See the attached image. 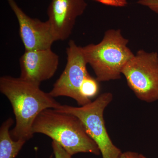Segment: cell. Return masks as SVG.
Instances as JSON below:
<instances>
[{"mask_svg":"<svg viewBox=\"0 0 158 158\" xmlns=\"http://www.w3.org/2000/svg\"><path fill=\"white\" fill-rule=\"evenodd\" d=\"M59 62V56L52 48L25 51L19 59V77L40 85L54 76Z\"/></svg>","mask_w":158,"mask_h":158,"instance_id":"obj_8","label":"cell"},{"mask_svg":"<svg viewBox=\"0 0 158 158\" xmlns=\"http://www.w3.org/2000/svg\"><path fill=\"white\" fill-rule=\"evenodd\" d=\"M119 158H140V154L133 152H126L122 153Z\"/></svg>","mask_w":158,"mask_h":158,"instance_id":"obj_15","label":"cell"},{"mask_svg":"<svg viewBox=\"0 0 158 158\" xmlns=\"http://www.w3.org/2000/svg\"><path fill=\"white\" fill-rule=\"evenodd\" d=\"M98 81L91 76L87 78L80 89V94L86 103L91 102V99L97 95L99 90Z\"/></svg>","mask_w":158,"mask_h":158,"instance_id":"obj_11","label":"cell"},{"mask_svg":"<svg viewBox=\"0 0 158 158\" xmlns=\"http://www.w3.org/2000/svg\"><path fill=\"white\" fill-rule=\"evenodd\" d=\"M113 98L112 94L106 92L85 106L78 107L61 105L55 109L61 113L74 115L80 119L88 135L98 146L102 158H119L122 153L110 139L104 118L105 109Z\"/></svg>","mask_w":158,"mask_h":158,"instance_id":"obj_4","label":"cell"},{"mask_svg":"<svg viewBox=\"0 0 158 158\" xmlns=\"http://www.w3.org/2000/svg\"><path fill=\"white\" fill-rule=\"evenodd\" d=\"M104 5L114 6H125L127 4L126 0H94Z\"/></svg>","mask_w":158,"mask_h":158,"instance_id":"obj_14","label":"cell"},{"mask_svg":"<svg viewBox=\"0 0 158 158\" xmlns=\"http://www.w3.org/2000/svg\"><path fill=\"white\" fill-rule=\"evenodd\" d=\"M140 158H148L142 154H140Z\"/></svg>","mask_w":158,"mask_h":158,"instance_id":"obj_16","label":"cell"},{"mask_svg":"<svg viewBox=\"0 0 158 158\" xmlns=\"http://www.w3.org/2000/svg\"><path fill=\"white\" fill-rule=\"evenodd\" d=\"M67 63L65 69L49 92L53 97L65 96L73 99L80 106L87 104L80 94L85 79L90 75L81 47L74 40H69L66 48Z\"/></svg>","mask_w":158,"mask_h":158,"instance_id":"obj_6","label":"cell"},{"mask_svg":"<svg viewBox=\"0 0 158 158\" xmlns=\"http://www.w3.org/2000/svg\"><path fill=\"white\" fill-rule=\"evenodd\" d=\"M128 40L120 30H109L98 44L82 47L88 64L92 68L98 82L118 80L122 70L135 55L127 46Z\"/></svg>","mask_w":158,"mask_h":158,"instance_id":"obj_3","label":"cell"},{"mask_svg":"<svg viewBox=\"0 0 158 158\" xmlns=\"http://www.w3.org/2000/svg\"><path fill=\"white\" fill-rule=\"evenodd\" d=\"M40 86L20 77H0V91L10 102L15 116V125L11 131L14 140L27 141L33 138V126L37 116L46 109H57L61 106Z\"/></svg>","mask_w":158,"mask_h":158,"instance_id":"obj_1","label":"cell"},{"mask_svg":"<svg viewBox=\"0 0 158 158\" xmlns=\"http://www.w3.org/2000/svg\"><path fill=\"white\" fill-rule=\"evenodd\" d=\"M127 85L139 99L158 100V54L140 50L122 70Z\"/></svg>","mask_w":158,"mask_h":158,"instance_id":"obj_5","label":"cell"},{"mask_svg":"<svg viewBox=\"0 0 158 158\" xmlns=\"http://www.w3.org/2000/svg\"><path fill=\"white\" fill-rule=\"evenodd\" d=\"M14 123V120L9 118L0 127V158H15L27 141L12 139L10 128Z\"/></svg>","mask_w":158,"mask_h":158,"instance_id":"obj_10","label":"cell"},{"mask_svg":"<svg viewBox=\"0 0 158 158\" xmlns=\"http://www.w3.org/2000/svg\"><path fill=\"white\" fill-rule=\"evenodd\" d=\"M137 3L147 7L156 13H158V0H138Z\"/></svg>","mask_w":158,"mask_h":158,"instance_id":"obj_13","label":"cell"},{"mask_svg":"<svg viewBox=\"0 0 158 158\" xmlns=\"http://www.w3.org/2000/svg\"><path fill=\"white\" fill-rule=\"evenodd\" d=\"M87 7L85 0H52L48 9V20L55 41L68 39L77 18Z\"/></svg>","mask_w":158,"mask_h":158,"instance_id":"obj_9","label":"cell"},{"mask_svg":"<svg viewBox=\"0 0 158 158\" xmlns=\"http://www.w3.org/2000/svg\"><path fill=\"white\" fill-rule=\"evenodd\" d=\"M52 145L55 158H72V156L56 141H53Z\"/></svg>","mask_w":158,"mask_h":158,"instance_id":"obj_12","label":"cell"},{"mask_svg":"<svg viewBox=\"0 0 158 158\" xmlns=\"http://www.w3.org/2000/svg\"><path fill=\"white\" fill-rule=\"evenodd\" d=\"M19 25V34L25 51L51 48L55 42L48 20L29 17L15 0H7Z\"/></svg>","mask_w":158,"mask_h":158,"instance_id":"obj_7","label":"cell"},{"mask_svg":"<svg viewBox=\"0 0 158 158\" xmlns=\"http://www.w3.org/2000/svg\"><path fill=\"white\" fill-rule=\"evenodd\" d=\"M33 132L48 136L72 156L81 152L100 154L79 118L55 109H46L40 113L33 124Z\"/></svg>","mask_w":158,"mask_h":158,"instance_id":"obj_2","label":"cell"}]
</instances>
